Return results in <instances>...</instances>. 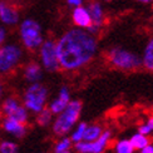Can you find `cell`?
<instances>
[{
	"label": "cell",
	"instance_id": "cell-16",
	"mask_svg": "<svg viewBox=\"0 0 153 153\" xmlns=\"http://www.w3.org/2000/svg\"><path fill=\"white\" fill-rule=\"evenodd\" d=\"M141 59H142V65L147 71L153 72V38L149 39V42L147 43L143 52V56Z\"/></svg>",
	"mask_w": 153,
	"mask_h": 153
},
{
	"label": "cell",
	"instance_id": "cell-31",
	"mask_svg": "<svg viewBox=\"0 0 153 153\" xmlns=\"http://www.w3.org/2000/svg\"><path fill=\"white\" fill-rule=\"evenodd\" d=\"M103 1H107V3H109V1H113V0H103Z\"/></svg>",
	"mask_w": 153,
	"mask_h": 153
},
{
	"label": "cell",
	"instance_id": "cell-10",
	"mask_svg": "<svg viewBox=\"0 0 153 153\" xmlns=\"http://www.w3.org/2000/svg\"><path fill=\"white\" fill-rule=\"evenodd\" d=\"M20 20L19 10L11 3L0 0V23L4 27H14Z\"/></svg>",
	"mask_w": 153,
	"mask_h": 153
},
{
	"label": "cell",
	"instance_id": "cell-23",
	"mask_svg": "<svg viewBox=\"0 0 153 153\" xmlns=\"http://www.w3.org/2000/svg\"><path fill=\"white\" fill-rule=\"evenodd\" d=\"M0 153H19V146L15 142L5 139L0 142Z\"/></svg>",
	"mask_w": 153,
	"mask_h": 153
},
{
	"label": "cell",
	"instance_id": "cell-3",
	"mask_svg": "<svg viewBox=\"0 0 153 153\" xmlns=\"http://www.w3.org/2000/svg\"><path fill=\"white\" fill-rule=\"evenodd\" d=\"M19 36H20L22 45L30 52L39 49L42 43L44 42L43 31L40 24L35 19L27 18L19 25Z\"/></svg>",
	"mask_w": 153,
	"mask_h": 153
},
{
	"label": "cell",
	"instance_id": "cell-9",
	"mask_svg": "<svg viewBox=\"0 0 153 153\" xmlns=\"http://www.w3.org/2000/svg\"><path fill=\"white\" fill-rule=\"evenodd\" d=\"M111 137L112 133L109 131H103L95 141H80L78 143H74V148L79 153H103L111 141Z\"/></svg>",
	"mask_w": 153,
	"mask_h": 153
},
{
	"label": "cell",
	"instance_id": "cell-20",
	"mask_svg": "<svg viewBox=\"0 0 153 153\" xmlns=\"http://www.w3.org/2000/svg\"><path fill=\"white\" fill-rule=\"evenodd\" d=\"M53 113L49 111V108L45 107L43 111H40L39 113H36V123L38 126H40V127H47L49 126L50 123L53 122Z\"/></svg>",
	"mask_w": 153,
	"mask_h": 153
},
{
	"label": "cell",
	"instance_id": "cell-12",
	"mask_svg": "<svg viewBox=\"0 0 153 153\" xmlns=\"http://www.w3.org/2000/svg\"><path fill=\"white\" fill-rule=\"evenodd\" d=\"M1 127L5 133H8L9 136L14 137L20 139L23 138L28 132V127L25 123H20L18 120L14 119H10V118H3V122H1Z\"/></svg>",
	"mask_w": 153,
	"mask_h": 153
},
{
	"label": "cell",
	"instance_id": "cell-30",
	"mask_svg": "<svg viewBox=\"0 0 153 153\" xmlns=\"http://www.w3.org/2000/svg\"><path fill=\"white\" fill-rule=\"evenodd\" d=\"M148 124H149V127H151V129H152V132H153V116L148 119V122H147Z\"/></svg>",
	"mask_w": 153,
	"mask_h": 153
},
{
	"label": "cell",
	"instance_id": "cell-18",
	"mask_svg": "<svg viewBox=\"0 0 153 153\" xmlns=\"http://www.w3.org/2000/svg\"><path fill=\"white\" fill-rule=\"evenodd\" d=\"M103 129L99 124H92V126H87L85 132H84V136H83V141H87V142H92L95 141L100 134Z\"/></svg>",
	"mask_w": 153,
	"mask_h": 153
},
{
	"label": "cell",
	"instance_id": "cell-29",
	"mask_svg": "<svg viewBox=\"0 0 153 153\" xmlns=\"http://www.w3.org/2000/svg\"><path fill=\"white\" fill-rule=\"evenodd\" d=\"M138 3H141V4H146V5H148V4H152L153 3V0H137Z\"/></svg>",
	"mask_w": 153,
	"mask_h": 153
},
{
	"label": "cell",
	"instance_id": "cell-27",
	"mask_svg": "<svg viewBox=\"0 0 153 153\" xmlns=\"http://www.w3.org/2000/svg\"><path fill=\"white\" fill-rule=\"evenodd\" d=\"M141 153H153V144L148 143L147 146H144V147L141 149Z\"/></svg>",
	"mask_w": 153,
	"mask_h": 153
},
{
	"label": "cell",
	"instance_id": "cell-2",
	"mask_svg": "<svg viewBox=\"0 0 153 153\" xmlns=\"http://www.w3.org/2000/svg\"><path fill=\"white\" fill-rule=\"evenodd\" d=\"M82 107L80 100H71L64 109L56 114V118L53 122V132L55 136L63 137L74 128L79 119Z\"/></svg>",
	"mask_w": 153,
	"mask_h": 153
},
{
	"label": "cell",
	"instance_id": "cell-25",
	"mask_svg": "<svg viewBox=\"0 0 153 153\" xmlns=\"http://www.w3.org/2000/svg\"><path fill=\"white\" fill-rule=\"evenodd\" d=\"M5 40H6V29H5L4 25L0 23V45L4 44Z\"/></svg>",
	"mask_w": 153,
	"mask_h": 153
},
{
	"label": "cell",
	"instance_id": "cell-13",
	"mask_svg": "<svg viewBox=\"0 0 153 153\" xmlns=\"http://www.w3.org/2000/svg\"><path fill=\"white\" fill-rule=\"evenodd\" d=\"M72 99H71V92H69V89L67 87H62L58 95L50 102L48 108L53 113V116H56V114H59L68 105V103Z\"/></svg>",
	"mask_w": 153,
	"mask_h": 153
},
{
	"label": "cell",
	"instance_id": "cell-15",
	"mask_svg": "<svg viewBox=\"0 0 153 153\" xmlns=\"http://www.w3.org/2000/svg\"><path fill=\"white\" fill-rule=\"evenodd\" d=\"M23 76L29 84L30 83L40 82L43 78V68L39 63L36 62H29L23 69Z\"/></svg>",
	"mask_w": 153,
	"mask_h": 153
},
{
	"label": "cell",
	"instance_id": "cell-6",
	"mask_svg": "<svg viewBox=\"0 0 153 153\" xmlns=\"http://www.w3.org/2000/svg\"><path fill=\"white\" fill-rule=\"evenodd\" d=\"M23 48L18 44H1L0 45V74H9L20 65L23 60Z\"/></svg>",
	"mask_w": 153,
	"mask_h": 153
},
{
	"label": "cell",
	"instance_id": "cell-8",
	"mask_svg": "<svg viewBox=\"0 0 153 153\" xmlns=\"http://www.w3.org/2000/svg\"><path fill=\"white\" fill-rule=\"evenodd\" d=\"M39 58H40V65L49 73L58 72L59 62H58V54H56V43L52 39L44 40L42 45L39 47Z\"/></svg>",
	"mask_w": 153,
	"mask_h": 153
},
{
	"label": "cell",
	"instance_id": "cell-4",
	"mask_svg": "<svg viewBox=\"0 0 153 153\" xmlns=\"http://www.w3.org/2000/svg\"><path fill=\"white\" fill-rule=\"evenodd\" d=\"M48 89L42 83H30L23 94V105L29 113L36 114L47 107Z\"/></svg>",
	"mask_w": 153,
	"mask_h": 153
},
{
	"label": "cell",
	"instance_id": "cell-11",
	"mask_svg": "<svg viewBox=\"0 0 153 153\" xmlns=\"http://www.w3.org/2000/svg\"><path fill=\"white\" fill-rule=\"evenodd\" d=\"M87 9L92 18V25L87 30L91 34H94L100 29V27L104 23V10L102 4L98 1H91L87 5Z\"/></svg>",
	"mask_w": 153,
	"mask_h": 153
},
{
	"label": "cell",
	"instance_id": "cell-19",
	"mask_svg": "<svg viewBox=\"0 0 153 153\" xmlns=\"http://www.w3.org/2000/svg\"><path fill=\"white\" fill-rule=\"evenodd\" d=\"M129 141H131L133 148H134L136 151H141L144 146H147L148 143H151L149 137L142 134V133H136V134H133L129 138Z\"/></svg>",
	"mask_w": 153,
	"mask_h": 153
},
{
	"label": "cell",
	"instance_id": "cell-17",
	"mask_svg": "<svg viewBox=\"0 0 153 153\" xmlns=\"http://www.w3.org/2000/svg\"><path fill=\"white\" fill-rule=\"evenodd\" d=\"M72 147H73L72 139L67 136H63V137H60L59 141L55 143L54 153H71Z\"/></svg>",
	"mask_w": 153,
	"mask_h": 153
},
{
	"label": "cell",
	"instance_id": "cell-28",
	"mask_svg": "<svg viewBox=\"0 0 153 153\" xmlns=\"http://www.w3.org/2000/svg\"><path fill=\"white\" fill-rule=\"evenodd\" d=\"M3 95H4V83L0 80V102L3 99Z\"/></svg>",
	"mask_w": 153,
	"mask_h": 153
},
{
	"label": "cell",
	"instance_id": "cell-1",
	"mask_svg": "<svg viewBox=\"0 0 153 153\" xmlns=\"http://www.w3.org/2000/svg\"><path fill=\"white\" fill-rule=\"evenodd\" d=\"M55 43L59 67L67 72L78 71L87 65L98 50L94 35L80 28L65 31Z\"/></svg>",
	"mask_w": 153,
	"mask_h": 153
},
{
	"label": "cell",
	"instance_id": "cell-24",
	"mask_svg": "<svg viewBox=\"0 0 153 153\" xmlns=\"http://www.w3.org/2000/svg\"><path fill=\"white\" fill-rule=\"evenodd\" d=\"M138 133H142V134L144 136H149L151 133H152V129H151V127L148 123H143L138 127Z\"/></svg>",
	"mask_w": 153,
	"mask_h": 153
},
{
	"label": "cell",
	"instance_id": "cell-21",
	"mask_svg": "<svg viewBox=\"0 0 153 153\" xmlns=\"http://www.w3.org/2000/svg\"><path fill=\"white\" fill-rule=\"evenodd\" d=\"M87 123L84 122H80L79 124H76V127L74 129H72V134H71V138L73 143H78L80 141H83V136H84V132H85V128H87Z\"/></svg>",
	"mask_w": 153,
	"mask_h": 153
},
{
	"label": "cell",
	"instance_id": "cell-5",
	"mask_svg": "<svg viewBox=\"0 0 153 153\" xmlns=\"http://www.w3.org/2000/svg\"><path fill=\"white\" fill-rule=\"evenodd\" d=\"M107 58H108V62L114 68L119 69V71L132 72L142 65L141 56L137 55L136 53H132L128 49L119 48V47H114L109 49Z\"/></svg>",
	"mask_w": 153,
	"mask_h": 153
},
{
	"label": "cell",
	"instance_id": "cell-14",
	"mask_svg": "<svg viewBox=\"0 0 153 153\" xmlns=\"http://www.w3.org/2000/svg\"><path fill=\"white\" fill-rule=\"evenodd\" d=\"M72 19H73V23L75 24L76 28L87 30L92 25V18L87 9V6L80 5V6L74 8L73 13H72Z\"/></svg>",
	"mask_w": 153,
	"mask_h": 153
},
{
	"label": "cell",
	"instance_id": "cell-7",
	"mask_svg": "<svg viewBox=\"0 0 153 153\" xmlns=\"http://www.w3.org/2000/svg\"><path fill=\"white\" fill-rule=\"evenodd\" d=\"M0 112H1V116L5 118H10L20 123L28 124L29 112L23 105L22 102L15 97H6L5 99H1Z\"/></svg>",
	"mask_w": 153,
	"mask_h": 153
},
{
	"label": "cell",
	"instance_id": "cell-26",
	"mask_svg": "<svg viewBox=\"0 0 153 153\" xmlns=\"http://www.w3.org/2000/svg\"><path fill=\"white\" fill-rule=\"evenodd\" d=\"M67 3L69 6H72V8H76V6H80L83 5V0H67Z\"/></svg>",
	"mask_w": 153,
	"mask_h": 153
},
{
	"label": "cell",
	"instance_id": "cell-22",
	"mask_svg": "<svg viewBox=\"0 0 153 153\" xmlns=\"http://www.w3.org/2000/svg\"><path fill=\"white\" fill-rule=\"evenodd\" d=\"M114 151L116 153H134V148L131 143L129 139H120L114 146Z\"/></svg>",
	"mask_w": 153,
	"mask_h": 153
}]
</instances>
